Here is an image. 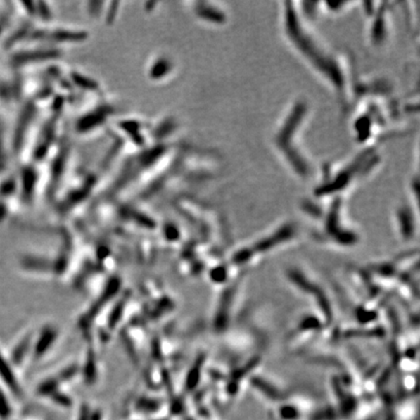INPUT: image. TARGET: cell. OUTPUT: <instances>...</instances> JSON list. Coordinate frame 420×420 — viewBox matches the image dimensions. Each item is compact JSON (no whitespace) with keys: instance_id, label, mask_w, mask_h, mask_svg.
Returning a JSON list of instances; mask_svg holds the SVG:
<instances>
[{"instance_id":"cell-1","label":"cell","mask_w":420,"mask_h":420,"mask_svg":"<svg viewBox=\"0 0 420 420\" xmlns=\"http://www.w3.org/2000/svg\"><path fill=\"white\" fill-rule=\"evenodd\" d=\"M0 383L14 395H21V386L18 381L14 366L10 362L8 356L0 348Z\"/></svg>"},{"instance_id":"cell-2","label":"cell","mask_w":420,"mask_h":420,"mask_svg":"<svg viewBox=\"0 0 420 420\" xmlns=\"http://www.w3.org/2000/svg\"><path fill=\"white\" fill-rule=\"evenodd\" d=\"M282 416L286 419H293L297 417V412H295L294 409L287 408L282 411Z\"/></svg>"}]
</instances>
